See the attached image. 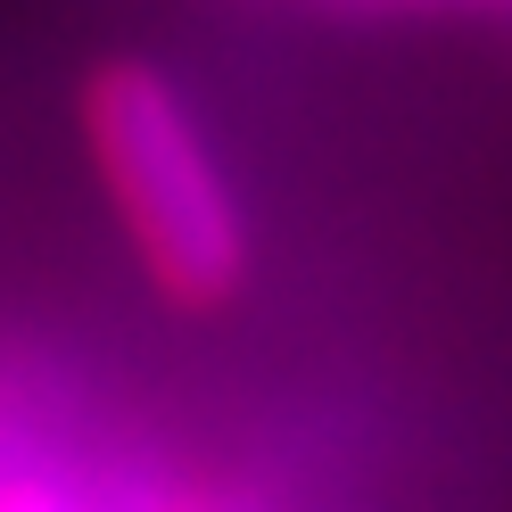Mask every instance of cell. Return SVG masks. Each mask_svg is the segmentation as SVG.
Returning a JSON list of instances; mask_svg holds the SVG:
<instances>
[{
  "mask_svg": "<svg viewBox=\"0 0 512 512\" xmlns=\"http://www.w3.org/2000/svg\"><path fill=\"white\" fill-rule=\"evenodd\" d=\"M83 149L124 223L149 290L182 314H215L248 290V215L207 149L190 100L149 58H100L83 75Z\"/></svg>",
  "mask_w": 512,
  "mask_h": 512,
  "instance_id": "1",
  "label": "cell"
},
{
  "mask_svg": "<svg viewBox=\"0 0 512 512\" xmlns=\"http://www.w3.org/2000/svg\"><path fill=\"white\" fill-rule=\"evenodd\" d=\"M0 512H58L50 496H0Z\"/></svg>",
  "mask_w": 512,
  "mask_h": 512,
  "instance_id": "2",
  "label": "cell"
}]
</instances>
